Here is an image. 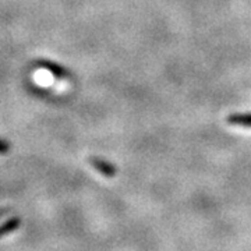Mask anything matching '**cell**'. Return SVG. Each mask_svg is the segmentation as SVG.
Returning <instances> with one entry per match:
<instances>
[{
  "label": "cell",
  "instance_id": "cell-1",
  "mask_svg": "<svg viewBox=\"0 0 251 251\" xmlns=\"http://www.w3.org/2000/svg\"><path fill=\"white\" fill-rule=\"evenodd\" d=\"M36 66L44 69L46 72L52 73L56 78H60V80H67V78L72 77L69 70H66L64 67H62L60 64H56V63L48 62V60H39V62H36Z\"/></svg>",
  "mask_w": 251,
  "mask_h": 251
},
{
  "label": "cell",
  "instance_id": "cell-2",
  "mask_svg": "<svg viewBox=\"0 0 251 251\" xmlns=\"http://www.w3.org/2000/svg\"><path fill=\"white\" fill-rule=\"evenodd\" d=\"M90 163L92 165V168L95 171H98L99 173H102L103 176H108V177H113L117 173V169L115 165L109 163V162L103 161L100 158H97V156H92L90 158Z\"/></svg>",
  "mask_w": 251,
  "mask_h": 251
},
{
  "label": "cell",
  "instance_id": "cell-3",
  "mask_svg": "<svg viewBox=\"0 0 251 251\" xmlns=\"http://www.w3.org/2000/svg\"><path fill=\"white\" fill-rule=\"evenodd\" d=\"M227 125L251 128V113H232L226 117Z\"/></svg>",
  "mask_w": 251,
  "mask_h": 251
},
{
  "label": "cell",
  "instance_id": "cell-4",
  "mask_svg": "<svg viewBox=\"0 0 251 251\" xmlns=\"http://www.w3.org/2000/svg\"><path fill=\"white\" fill-rule=\"evenodd\" d=\"M18 221L17 218H14V219H11V221H9L7 224L4 225V226H1L0 227V233H4V232H9V230H14V229H17L18 227Z\"/></svg>",
  "mask_w": 251,
  "mask_h": 251
},
{
  "label": "cell",
  "instance_id": "cell-5",
  "mask_svg": "<svg viewBox=\"0 0 251 251\" xmlns=\"http://www.w3.org/2000/svg\"><path fill=\"white\" fill-rule=\"evenodd\" d=\"M10 148H11V145H10L9 141H6V140L0 138V155L9 152Z\"/></svg>",
  "mask_w": 251,
  "mask_h": 251
}]
</instances>
